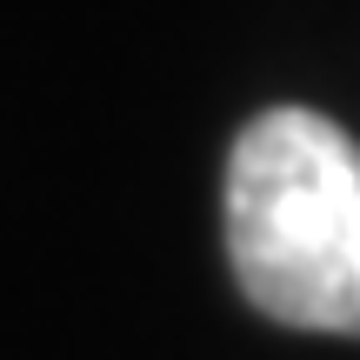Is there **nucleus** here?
<instances>
[{
  "mask_svg": "<svg viewBox=\"0 0 360 360\" xmlns=\"http://www.w3.org/2000/svg\"><path fill=\"white\" fill-rule=\"evenodd\" d=\"M240 294L300 334L360 340V141L314 107H267L227 160Z\"/></svg>",
  "mask_w": 360,
  "mask_h": 360,
  "instance_id": "obj_1",
  "label": "nucleus"
}]
</instances>
